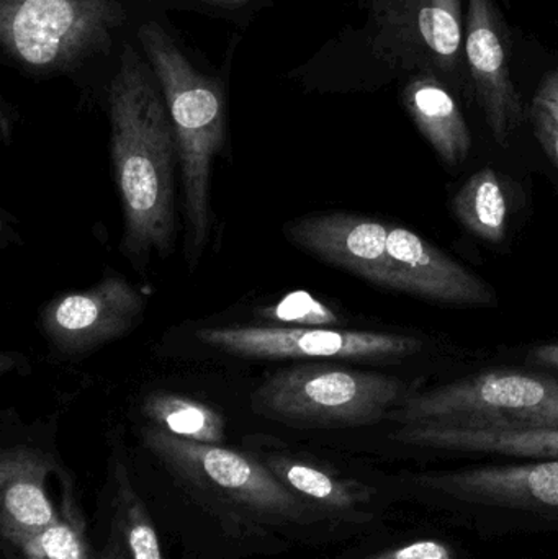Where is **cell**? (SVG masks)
<instances>
[{
  "instance_id": "cell-10",
  "label": "cell",
  "mask_w": 558,
  "mask_h": 559,
  "mask_svg": "<svg viewBox=\"0 0 558 559\" xmlns=\"http://www.w3.org/2000/svg\"><path fill=\"white\" fill-rule=\"evenodd\" d=\"M464 55L468 78L491 134L500 146L508 147L511 133L523 121L524 111L511 81L503 28L494 0H467Z\"/></svg>"
},
{
  "instance_id": "cell-21",
  "label": "cell",
  "mask_w": 558,
  "mask_h": 559,
  "mask_svg": "<svg viewBox=\"0 0 558 559\" xmlns=\"http://www.w3.org/2000/svg\"><path fill=\"white\" fill-rule=\"evenodd\" d=\"M22 559H104L88 545L74 518H59L33 537L13 545Z\"/></svg>"
},
{
  "instance_id": "cell-15",
  "label": "cell",
  "mask_w": 558,
  "mask_h": 559,
  "mask_svg": "<svg viewBox=\"0 0 558 559\" xmlns=\"http://www.w3.org/2000/svg\"><path fill=\"white\" fill-rule=\"evenodd\" d=\"M390 439L415 449L482 453L526 460H558V427L503 429V427L400 426Z\"/></svg>"
},
{
  "instance_id": "cell-4",
  "label": "cell",
  "mask_w": 558,
  "mask_h": 559,
  "mask_svg": "<svg viewBox=\"0 0 558 559\" xmlns=\"http://www.w3.org/2000/svg\"><path fill=\"white\" fill-rule=\"evenodd\" d=\"M143 439L189 488L251 521L298 525L330 521L292 492L268 466L241 453L180 439L159 427L144 429Z\"/></svg>"
},
{
  "instance_id": "cell-1",
  "label": "cell",
  "mask_w": 558,
  "mask_h": 559,
  "mask_svg": "<svg viewBox=\"0 0 558 559\" xmlns=\"http://www.w3.org/2000/svg\"><path fill=\"white\" fill-rule=\"evenodd\" d=\"M111 157L124 212L123 249L167 255L176 235L174 164L177 141L163 91L131 46L110 85Z\"/></svg>"
},
{
  "instance_id": "cell-23",
  "label": "cell",
  "mask_w": 558,
  "mask_h": 559,
  "mask_svg": "<svg viewBox=\"0 0 558 559\" xmlns=\"http://www.w3.org/2000/svg\"><path fill=\"white\" fill-rule=\"evenodd\" d=\"M366 559H459L454 547L436 538H419Z\"/></svg>"
},
{
  "instance_id": "cell-19",
  "label": "cell",
  "mask_w": 558,
  "mask_h": 559,
  "mask_svg": "<svg viewBox=\"0 0 558 559\" xmlns=\"http://www.w3.org/2000/svg\"><path fill=\"white\" fill-rule=\"evenodd\" d=\"M452 212L467 231L487 242L503 241L508 226V202L491 167L475 173L452 199Z\"/></svg>"
},
{
  "instance_id": "cell-9",
  "label": "cell",
  "mask_w": 558,
  "mask_h": 559,
  "mask_svg": "<svg viewBox=\"0 0 558 559\" xmlns=\"http://www.w3.org/2000/svg\"><path fill=\"white\" fill-rule=\"evenodd\" d=\"M197 337L209 347L259 360L285 358H356L385 360L423 350V342L408 335L331 329L213 328L200 329Z\"/></svg>"
},
{
  "instance_id": "cell-7",
  "label": "cell",
  "mask_w": 558,
  "mask_h": 559,
  "mask_svg": "<svg viewBox=\"0 0 558 559\" xmlns=\"http://www.w3.org/2000/svg\"><path fill=\"white\" fill-rule=\"evenodd\" d=\"M123 16L117 0H0V38L26 68L68 69L104 49Z\"/></svg>"
},
{
  "instance_id": "cell-3",
  "label": "cell",
  "mask_w": 558,
  "mask_h": 559,
  "mask_svg": "<svg viewBox=\"0 0 558 559\" xmlns=\"http://www.w3.org/2000/svg\"><path fill=\"white\" fill-rule=\"evenodd\" d=\"M138 38L161 84L182 166L189 258L199 261L210 231V176L225 143V98L218 82L203 75L157 23L138 29Z\"/></svg>"
},
{
  "instance_id": "cell-25",
  "label": "cell",
  "mask_w": 558,
  "mask_h": 559,
  "mask_svg": "<svg viewBox=\"0 0 558 559\" xmlns=\"http://www.w3.org/2000/svg\"><path fill=\"white\" fill-rule=\"evenodd\" d=\"M533 361L539 365H546V367L557 368L558 370V344L541 345V347L534 348Z\"/></svg>"
},
{
  "instance_id": "cell-27",
  "label": "cell",
  "mask_w": 558,
  "mask_h": 559,
  "mask_svg": "<svg viewBox=\"0 0 558 559\" xmlns=\"http://www.w3.org/2000/svg\"><path fill=\"white\" fill-rule=\"evenodd\" d=\"M209 2L222 3V5H241V3H246L248 0H209Z\"/></svg>"
},
{
  "instance_id": "cell-13",
  "label": "cell",
  "mask_w": 558,
  "mask_h": 559,
  "mask_svg": "<svg viewBox=\"0 0 558 559\" xmlns=\"http://www.w3.org/2000/svg\"><path fill=\"white\" fill-rule=\"evenodd\" d=\"M389 226L366 216L333 213L310 216L285 226L290 242L328 264L383 285Z\"/></svg>"
},
{
  "instance_id": "cell-6",
  "label": "cell",
  "mask_w": 558,
  "mask_h": 559,
  "mask_svg": "<svg viewBox=\"0 0 558 559\" xmlns=\"http://www.w3.org/2000/svg\"><path fill=\"white\" fill-rule=\"evenodd\" d=\"M392 419L402 426L558 427V381L518 371H488L406 396Z\"/></svg>"
},
{
  "instance_id": "cell-5",
  "label": "cell",
  "mask_w": 558,
  "mask_h": 559,
  "mask_svg": "<svg viewBox=\"0 0 558 559\" xmlns=\"http://www.w3.org/2000/svg\"><path fill=\"white\" fill-rule=\"evenodd\" d=\"M406 384L383 374L327 367H295L269 378L252 406L272 420L308 429L379 424L405 401Z\"/></svg>"
},
{
  "instance_id": "cell-2",
  "label": "cell",
  "mask_w": 558,
  "mask_h": 559,
  "mask_svg": "<svg viewBox=\"0 0 558 559\" xmlns=\"http://www.w3.org/2000/svg\"><path fill=\"white\" fill-rule=\"evenodd\" d=\"M400 491L484 535L558 534V460L408 473Z\"/></svg>"
},
{
  "instance_id": "cell-8",
  "label": "cell",
  "mask_w": 558,
  "mask_h": 559,
  "mask_svg": "<svg viewBox=\"0 0 558 559\" xmlns=\"http://www.w3.org/2000/svg\"><path fill=\"white\" fill-rule=\"evenodd\" d=\"M372 28L373 51L387 64L461 84L462 0H372Z\"/></svg>"
},
{
  "instance_id": "cell-24",
  "label": "cell",
  "mask_w": 558,
  "mask_h": 559,
  "mask_svg": "<svg viewBox=\"0 0 558 559\" xmlns=\"http://www.w3.org/2000/svg\"><path fill=\"white\" fill-rule=\"evenodd\" d=\"M531 114L537 140L558 166V104L536 97Z\"/></svg>"
},
{
  "instance_id": "cell-26",
  "label": "cell",
  "mask_w": 558,
  "mask_h": 559,
  "mask_svg": "<svg viewBox=\"0 0 558 559\" xmlns=\"http://www.w3.org/2000/svg\"><path fill=\"white\" fill-rule=\"evenodd\" d=\"M536 97L546 98V100L556 102L558 104V72L549 75L539 87Z\"/></svg>"
},
{
  "instance_id": "cell-11",
  "label": "cell",
  "mask_w": 558,
  "mask_h": 559,
  "mask_svg": "<svg viewBox=\"0 0 558 559\" xmlns=\"http://www.w3.org/2000/svg\"><path fill=\"white\" fill-rule=\"evenodd\" d=\"M143 311V296L133 285L108 277L94 288L56 299L46 306L41 321L59 350L81 354L127 334Z\"/></svg>"
},
{
  "instance_id": "cell-14",
  "label": "cell",
  "mask_w": 558,
  "mask_h": 559,
  "mask_svg": "<svg viewBox=\"0 0 558 559\" xmlns=\"http://www.w3.org/2000/svg\"><path fill=\"white\" fill-rule=\"evenodd\" d=\"M48 455L29 447H12L0 455V534L13 547L58 521L46 478Z\"/></svg>"
},
{
  "instance_id": "cell-16",
  "label": "cell",
  "mask_w": 558,
  "mask_h": 559,
  "mask_svg": "<svg viewBox=\"0 0 558 559\" xmlns=\"http://www.w3.org/2000/svg\"><path fill=\"white\" fill-rule=\"evenodd\" d=\"M265 466L292 492L323 512L330 521L370 524L379 515L377 502L383 498L373 486L357 479L341 478L290 456H269Z\"/></svg>"
},
{
  "instance_id": "cell-20",
  "label": "cell",
  "mask_w": 558,
  "mask_h": 559,
  "mask_svg": "<svg viewBox=\"0 0 558 559\" xmlns=\"http://www.w3.org/2000/svg\"><path fill=\"white\" fill-rule=\"evenodd\" d=\"M143 414L156 427L180 439L213 445L225 440V419L212 407L189 397L161 391L150 394Z\"/></svg>"
},
{
  "instance_id": "cell-18",
  "label": "cell",
  "mask_w": 558,
  "mask_h": 559,
  "mask_svg": "<svg viewBox=\"0 0 558 559\" xmlns=\"http://www.w3.org/2000/svg\"><path fill=\"white\" fill-rule=\"evenodd\" d=\"M104 559H164L156 528L123 468L117 472L110 537Z\"/></svg>"
},
{
  "instance_id": "cell-17",
  "label": "cell",
  "mask_w": 558,
  "mask_h": 559,
  "mask_svg": "<svg viewBox=\"0 0 558 559\" xmlns=\"http://www.w3.org/2000/svg\"><path fill=\"white\" fill-rule=\"evenodd\" d=\"M403 102L442 163L455 167L467 159L471 130L446 84L431 75H413L403 91Z\"/></svg>"
},
{
  "instance_id": "cell-12",
  "label": "cell",
  "mask_w": 558,
  "mask_h": 559,
  "mask_svg": "<svg viewBox=\"0 0 558 559\" xmlns=\"http://www.w3.org/2000/svg\"><path fill=\"white\" fill-rule=\"evenodd\" d=\"M387 258V288L455 305L495 302L487 283L409 229L390 228Z\"/></svg>"
},
{
  "instance_id": "cell-22",
  "label": "cell",
  "mask_w": 558,
  "mask_h": 559,
  "mask_svg": "<svg viewBox=\"0 0 558 559\" xmlns=\"http://www.w3.org/2000/svg\"><path fill=\"white\" fill-rule=\"evenodd\" d=\"M271 318L284 321H305L308 324H334L336 314L323 302L311 298L308 293L297 292L288 295L281 305L265 311Z\"/></svg>"
}]
</instances>
